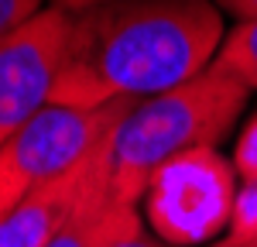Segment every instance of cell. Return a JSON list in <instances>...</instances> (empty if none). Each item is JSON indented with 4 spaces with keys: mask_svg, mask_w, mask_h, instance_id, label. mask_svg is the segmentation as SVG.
I'll list each match as a JSON object with an SVG mask.
<instances>
[{
    "mask_svg": "<svg viewBox=\"0 0 257 247\" xmlns=\"http://www.w3.org/2000/svg\"><path fill=\"white\" fill-rule=\"evenodd\" d=\"M96 4H106V0H52V7H59L65 14H82V11H89Z\"/></svg>",
    "mask_w": 257,
    "mask_h": 247,
    "instance_id": "cell-13",
    "label": "cell"
},
{
    "mask_svg": "<svg viewBox=\"0 0 257 247\" xmlns=\"http://www.w3.org/2000/svg\"><path fill=\"white\" fill-rule=\"evenodd\" d=\"M138 233H144L138 206H96L69 230H62L48 247H113Z\"/></svg>",
    "mask_w": 257,
    "mask_h": 247,
    "instance_id": "cell-7",
    "label": "cell"
},
{
    "mask_svg": "<svg viewBox=\"0 0 257 247\" xmlns=\"http://www.w3.org/2000/svg\"><path fill=\"white\" fill-rule=\"evenodd\" d=\"M233 168H237V175H240L243 185L257 182V113L250 117V124H247L243 134H240L237 151H233Z\"/></svg>",
    "mask_w": 257,
    "mask_h": 247,
    "instance_id": "cell-10",
    "label": "cell"
},
{
    "mask_svg": "<svg viewBox=\"0 0 257 247\" xmlns=\"http://www.w3.org/2000/svg\"><path fill=\"white\" fill-rule=\"evenodd\" d=\"M134 103L138 100H120L96 110L48 103L21 131H14L0 144V216L35 189L79 165Z\"/></svg>",
    "mask_w": 257,
    "mask_h": 247,
    "instance_id": "cell-4",
    "label": "cell"
},
{
    "mask_svg": "<svg viewBox=\"0 0 257 247\" xmlns=\"http://www.w3.org/2000/svg\"><path fill=\"white\" fill-rule=\"evenodd\" d=\"M250 89L237 79L206 69L168 93L138 100L127 117L110 131V206H138L151 175L196 148H216L247 106Z\"/></svg>",
    "mask_w": 257,
    "mask_h": 247,
    "instance_id": "cell-2",
    "label": "cell"
},
{
    "mask_svg": "<svg viewBox=\"0 0 257 247\" xmlns=\"http://www.w3.org/2000/svg\"><path fill=\"white\" fill-rule=\"evenodd\" d=\"M219 247H257V182L240 185L233 223L219 237Z\"/></svg>",
    "mask_w": 257,
    "mask_h": 247,
    "instance_id": "cell-9",
    "label": "cell"
},
{
    "mask_svg": "<svg viewBox=\"0 0 257 247\" xmlns=\"http://www.w3.org/2000/svg\"><path fill=\"white\" fill-rule=\"evenodd\" d=\"M226 38L213 0H106L72 14L52 103L148 100L202 76Z\"/></svg>",
    "mask_w": 257,
    "mask_h": 247,
    "instance_id": "cell-1",
    "label": "cell"
},
{
    "mask_svg": "<svg viewBox=\"0 0 257 247\" xmlns=\"http://www.w3.org/2000/svg\"><path fill=\"white\" fill-rule=\"evenodd\" d=\"M237 168L216 148H196L151 175L144 220L168 247H209L230 230L237 209Z\"/></svg>",
    "mask_w": 257,
    "mask_h": 247,
    "instance_id": "cell-3",
    "label": "cell"
},
{
    "mask_svg": "<svg viewBox=\"0 0 257 247\" xmlns=\"http://www.w3.org/2000/svg\"><path fill=\"white\" fill-rule=\"evenodd\" d=\"M213 4L237 21H257V0H213Z\"/></svg>",
    "mask_w": 257,
    "mask_h": 247,
    "instance_id": "cell-12",
    "label": "cell"
},
{
    "mask_svg": "<svg viewBox=\"0 0 257 247\" xmlns=\"http://www.w3.org/2000/svg\"><path fill=\"white\" fill-rule=\"evenodd\" d=\"M113 247H168V244H161L158 237L138 233V237H131V240H123V244H113ZM209 247H219V240H216V244H209Z\"/></svg>",
    "mask_w": 257,
    "mask_h": 247,
    "instance_id": "cell-14",
    "label": "cell"
},
{
    "mask_svg": "<svg viewBox=\"0 0 257 247\" xmlns=\"http://www.w3.org/2000/svg\"><path fill=\"white\" fill-rule=\"evenodd\" d=\"M69 35L72 14L48 7L0 38V144L52 103Z\"/></svg>",
    "mask_w": 257,
    "mask_h": 247,
    "instance_id": "cell-5",
    "label": "cell"
},
{
    "mask_svg": "<svg viewBox=\"0 0 257 247\" xmlns=\"http://www.w3.org/2000/svg\"><path fill=\"white\" fill-rule=\"evenodd\" d=\"M106 138L79 165H72L59 179L35 189L31 196H24L14 209H7L0 216V247H48L62 230L82 220L89 209L110 206L106 199V179H110Z\"/></svg>",
    "mask_w": 257,
    "mask_h": 247,
    "instance_id": "cell-6",
    "label": "cell"
},
{
    "mask_svg": "<svg viewBox=\"0 0 257 247\" xmlns=\"http://www.w3.org/2000/svg\"><path fill=\"white\" fill-rule=\"evenodd\" d=\"M209 69L237 79L247 89H257V21H240L223 38Z\"/></svg>",
    "mask_w": 257,
    "mask_h": 247,
    "instance_id": "cell-8",
    "label": "cell"
},
{
    "mask_svg": "<svg viewBox=\"0 0 257 247\" xmlns=\"http://www.w3.org/2000/svg\"><path fill=\"white\" fill-rule=\"evenodd\" d=\"M41 14V0H0V38L14 35Z\"/></svg>",
    "mask_w": 257,
    "mask_h": 247,
    "instance_id": "cell-11",
    "label": "cell"
}]
</instances>
